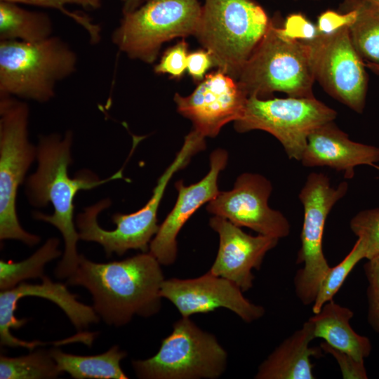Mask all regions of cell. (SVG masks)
Segmentation results:
<instances>
[{
    "mask_svg": "<svg viewBox=\"0 0 379 379\" xmlns=\"http://www.w3.org/2000/svg\"><path fill=\"white\" fill-rule=\"evenodd\" d=\"M72 142L71 131H67L63 135L51 133L40 136L36 146L38 166L26 182V194L32 206L44 207L51 203L53 206V214L34 212L33 217L53 225L62 236L65 251L55 270L58 279H67L79 265L77 242L80 238L74 225L73 203L77 192L123 178V168L103 180L87 171L70 178L68 166L72 162Z\"/></svg>",
    "mask_w": 379,
    "mask_h": 379,
    "instance_id": "cell-1",
    "label": "cell"
},
{
    "mask_svg": "<svg viewBox=\"0 0 379 379\" xmlns=\"http://www.w3.org/2000/svg\"><path fill=\"white\" fill-rule=\"evenodd\" d=\"M161 265L149 252L104 263L80 254L79 265L67 283L90 292L94 310L107 324L122 326L135 315L149 317L160 310L159 293L164 281Z\"/></svg>",
    "mask_w": 379,
    "mask_h": 379,
    "instance_id": "cell-2",
    "label": "cell"
},
{
    "mask_svg": "<svg viewBox=\"0 0 379 379\" xmlns=\"http://www.w3.org/2000/svg\"><path fill=\"white\" fill-rule=\"evenodd\" d=\"M204 139L205 137L194 130L186 135L175 159L159 178L147 204L134 213H116L112 216L117 226L114 230L102 229L98 222V215L110 206L109 199H102L84 208L76 219L80 239L100 244L108 257L113 253L122 255L130 249L148 252L149 244L159 227L157 212L166 187L173 175L185 167L192 156L205 149Z\"/></svg>",
    "mask_w": 379,
    "mask_h": 379,
    "instance_id": "cell-3",
    "label": "cell"
},
{
    "mask_svg": "<svg viewBox=\"0 0 379 379\" xmlns=\"http://www.w3.org/2000/svg\"><path fill=\"white\" fill-rule=\"evenodd\" d=\"M77 65L76 52L58 36L36 42L0 41V95L48 102Z\"/></svg>",
    "mask_w": 379,
    "mask_h": 379,
    "instance_id": "cell-4",
    "label": "cell"
},
{
    "mask_svg": "<svg viewBox=\"0 0 379 379\" xmlns=\"http://www.w3.org/2000/svg\"><path fill=\"white\" fill-rule=\"evenodd\" d=\"M237 80L248 97L262 99L276 91L290 97H314L311 45L286 36L271 20Z\"/></svg>",
    "mask_w": 379,
    "mask_h": 379,
    "instance_id": "cell-5",
    "label": "cell"
},
{
    "mask_svg": "<svg viewBox=\"0 0 379 379\" xmlns=\"http://www.w3.org/2000/svg\"><path fill=\"white\" fill-rule=\"evenodd\" d=\"M270 22L253 0H205L194 36L215 66L237 79Z\"/></svg>",
    "mask_w": 379,
    "mask_h": 379,
    "instance_id": "cell-6",
    "label": "cell"
},
{
    "mask_svg": "<svg viewBox=\"0 0 379 379\" xmlns=\"http://www.w3.org/2000/svg\"><path fill=\"white\" fill-rule=\"evenodd\" d=\"M29 114L24 101L0 95V239L34 246L40 237L21 227L16 211L18 187L36 159V147L28 139Z\"/></svg>",
    "mask_w": 379,
    "mask_h": 379,
    "instance_id": "cell-7",
    "label": "cell"
},
{
    "mask_svg": "<svg viewBox=\"0 0 379 379\" xmlns=\"http://www.w3.org/2000/svg\"><path fill=\"white\" fill-rule=\"evenodd\" d=\"M201 10L198 0H147L123 13L112 41L129 58L152 64L165 42L194 36Z\"/></svg>",
    "mask_w": 379,
    "mask_h": 379,
    "instance_id": "cell-8",
    "label": "cell"
},
{
    "mask_svg": "<svg viewBox=\"0 0 379 379\" xmlns=\"http://www.w3.org/2000/svg\"><path fill=\"white\" fill-rule=\"evenodd\" d=\"M227 353L216 337L197 326L190 317L176 321L159 351L132 367L142 379H215L225 372Z\"/></svg>",
    "mask_w": 379,
    "mask_h": 379,
    "instance_id": "cell-9",
    "label": "cell"
},
{
    "mask_svg": "<svg viewBox=\"0 0 379 379\" xmlns=\"http://www.w3.org/2000/svg\"><path fill=\"white\" fill-rule=\"evenodd\" d=\"M337 112L315 97L248 98L242 117L234 121L239 133L262 130L275 137L290 159L300 161L309 135L333 121Z\"/></svg>",
    "mask_w": 379,
    "mask_h": 379,
    "instance_id": "cell-10",
    "label": "cell"
},
{
    "mask_svg": "<svg viewBox=\"0 0 379 379\" xmlns=\"http://www.w3.org/2000/svg\"><path fill=\"white\" fill-rule=\"evenodd\" d=\"M347 190V182L343 181L337 187H333L326 175L312 172L299 193L304 218L296 263H302L303 267L297 272L294 284L295 293L304 305L314 302L331 268L322 249L326 220L333 206Z\"/></svg>",
    "mask_w": 379,
    "mask_h": 379,
    "instance_id": "cell-11",
    "label": "cell"
},
{
    "mask_svg": "<svg viewBox=\"0 0 379 379\" xmlns=\"http://www.w3.org/2000/svg\"><path fill=\"white\" fill-rule=\"evenodd\" d=\"M315 80L328 94L352 110L362 113L366 105L368 74L355 49L348 26L330 34L318 32L308 41Z\"/></svg>",
    "mask_w": 379,
    "mask_h": 379,
    "instance_id": "cell-12",
    "label": "cell"
},
{
    "mask_svg": "<svg viewBox=\"0 0 379 379\" xmlns=\"http://www.w3.org/2000/svg\"><path fill=\"white\" fill-rule=\"evenodd\" d=\"M272 190L270 181L263 175L244 173L237 178L231 190L219 192L208 202L206 210L259 234L278 239L286 237L290 233L291 226L280 211L269 206Z\"/></svg>",
    "mask_w": 379,
    "mask_h": 379,
    "instance_id": "cell-13",
    "label": "cell"
},
{
    "mask_svg": "<svg viewBox=\"0 0 379 379\" xmlns=\"http://www.w3.org/2000/svg\"><path fill=\"white\" fill-rule=\"evenodd\" d=\"M248 98L237 79L218 69L206 74L188 96L175 93L174 101L193 130L213 138L226 124L242 117Z\"/></svg>",
    "mask_w": 379,
    "mask_h": 379,
    "instance_id": "cell-14",
    "label": "cell"
},
{
    "mask_svg": "<svg viewBox=\"0 0 379 379\" xmlns=\"http://www.w3.org/2000/svg\"><path fill=\"white\" fill-rule=\"evenodd\" d=\"M242 292L231 281L208 272L194 279H164L159 293L175 306L182 317L223 307L245 322L258 320L264 315V307L250 302Z\"/></svg>",
    "mask_w": 379,
    "mask_h": 379,
    "instance_id": "cell-15",
    "label": "cell"
},
{
    "mask_svg": "<svg viewBox=\"0 0 379 379\" xmlns=\"http://www.w3.org/2000/svg\"><path fill=\"white\" fill-rule=\"evenodd\" d=\"M228 154L222 149L214 150L210 157V170L200 181L189 186L182 180L175 182L178 198L173 208L152 239L149 251L161 265L174 263L178 255L177 237L190 217L220 192L219 174L227 165Z\"/></svg>",
    "mask_w": 379,
    "mask_h": 379,
    "instance_id": "cell-16",
    "label": "cell"
},
{
    "mask_svg": "<svg viewBox=\"0 0 379 379\" xmlns=\"http://www.w3.org/2000/svg\"><path fill=\"white\" fill-rule=\"evenodd\" d=\"M210 227L220 238L215 260L208 271L235 284L243 292L253 287V269L259 270L266 253L274 248L278 238L252 236L239 226L218 215L209 220Z\"/></svg>",
    "mask_w": 379,
    "mask_h": 379,
    "instance_id": "cell-17",
    "label": "cell"
},
{
    "mask_svg": "<svg viewBox=\"0 0 379 379\" xmlns=\"http://www.w3.org/2000/svg\"><path fill=\"white\" fill-rule=\"evenodd\" d=\"M39 284L21 282L14 288L1 291L0 293V340L1 345L10 347H22L25 340L15 338L11 328L18 329L27 319L15 317L18 300L24 297L34 296L45 298L55 303L63 310L78 330L87 328L91 324L99 321V317L93 307L77 300V295L69 291L61 283L52 281L43 276Z\"/></svg>",
    "mask_w": 379,
    "mask_h": 379,
    "instance_id": "cell-18",
    "label": "cell"
},
{
    "mask_svg": "<svg viewBox=\"0 0 379 379\" xmlns=\"http://www.w3.org/2000/svg\"><path fill=\"white\" fill-rule=\"evenodd\" d=\"M305 167H328L343 171L345 179L354 176V168L368 165L379 170V147L354 142L334 121L316 128L308 137L300 161Z\"/></svg>",
    "mask_w": 379,
    "mask_h": 379,
    "instance_id": "cell-19",
    "label": "cell"
},
{
    "mask_svg": "<svg viewBox=\"0 0 379 379\" xmlns=\"http://www.w3.org/2000/svg\"><path fill=\"white\" fill-rule=\"evenodd\" d=\"M314 338L312 324L307 320L300 329L287 338L262 361L255 378H315L310 357L320 356L321 348L309 346Z\"/></svg>",
    "mask_w": 379,
    "mask_h": 379,
    "instance_id": "cell-20",
    "label": "cell"
},
{
    "mask_svg": "<svg viewBox=\"0 0 379 379\" xmlns=\"http://www.w3.org/2000/svg\"><path fill=\"white\" fill-rule=\"evenodd\" d=\"M310 317L314 338H321L333 348L347 353L359 361H364L371 353V343L366 337L357 333L350 324L354 312L333 300L326 302L321 310Z\"/></svg>",
    "mask_w": 379,
    "mask_h": 379,
    "instance_id": "cell-21",
    "label": "cell"
},
{
    "mask_svg": "<svg viewBox=\"0 0 379 379\" xmlns=\"http://www.w3.org/2000/svg\"><path fill=\"white\" fill-rule=\"evenodd\" d=\"M58 370L76 379H127L120 362L127 353L114 345L107 352L93 356H79L63 352L56 347L50 350Z\"/></svg>",
    "mask_w": 379,
    "mask_h": 379,
    "instance_id": "cell-22",
    "label": "cell"
},
{
    "mask_svg": "<svg viewBox=\"0 0 379 379\" xmlns=\"http://www.w3.org/2000/svg\"><path fill=\"white\" fill-rule=\"evenodd\" d=\"M53 33L49 15L21 8L18 4L0 1V41L36 42Z\"/></svg>",
    "mask_w": 379,
    "mask_h": 379,
    "instance_id": "cell-23",
    "label": "cell"
},
{
    "mask_svg": "<svg viewBox=\"0 0 379 379\" xmlns=\"http://www.w3.org/2000/svg\"><path fill=\"white\" fill-rule=\"evenodd\" d=\"M356 11L349 26L352 42L364 62L379 65V4L368 0H344L339 12Z\"/></svg>",
    "mask_w": 379,
    "mask_h": 379,
    "instance_id": "cell-24",
    "label": "cell"
},
{
    "mask_svg": "<svg viewBox=\"0 0 379 379\" xmlns=\"http://www.w3.org/2000/svg\"><path fill=\"white\" fill-rule=\"evenodd\" d=\"M60 240L53 237L48 239L42 246L28 258L20 261L0 260V288L6 291L14 288L25 279L41 278L44 276L45 265L60 257L58 249Z\"/></svg>",
    "mask_w": 379,
    "mask_h": 379,
    "instance_id": "cell-25",
    "label": "cell"
},
{
    "mask_svg": "<svg viewBox=\"0 0 379 379\" xmlns=\"http://www.w3.org/2000/svg\"><path fill=\"white\" fill-rule=\"evenodd\" d=\"M60 373L50 350H37L18 357H0L1 379L55 378Z\"/></svg>",
    "mask_w": 379,
    "mask_h": 379,
    "instance_id": "cell-26",
    "label": "cell"
},
{
    "mask_svg": "<svg viewBox=\"0 0 379 379\" xmlns=\"http://www.w3.org/2000/svg\"><path fill=\"white\" fill-rule=\"evenodd\" d=\"M366 256L365 244L358 238L345 258L339 264L331 267L325 276L313 302L314 314L318 313L326 302L333 300L350 272L361 260L366 258Z\"/></svg>",
    "mask_w": 379,
    "mask_h": 379,
    "instance_id": "cell-27",
    "label": "cell"
},
{
    "mask_svg": "<svg viewBox=\"0 0 379 379\" xmlns=\"http://www.w3.org/2000/svg\"><path fill=\"white\" fill-rule=\"evenodd\" d=\"M350 226L364 241L366 259L379 255V208L359 211L352 218Z\"/></svg>",
    "mask_w": 379,
    "mask_h": 379,
    "instance_id": "cell-28",
    "label": "cell"
},
{
    "mask_svg": "<svg viewBox=\"0 0 379 379\" xmlns=\"http://www.w3.org/2000/svg\"><path fill=\"white\" fill-rule=\"evenodd\" d=\"M15 4H24L46 8H55L61 11L65 15L75 20L86 29L91 36L93 41H97L99 39L100 29L91 22V20L81 14L71 12L65 8L67 4H76L84 8H97L100 6L101 0H1ZM126 1V0H122Z\"/></svg>",
    "mask_w": 379,
    "mask_h": 379,
    "instance_id": "cell-29",
    "label": "cell"
},
{
    "mask_svg": "<svg viewBox=\"0 0 379 379\" xmlns=\"http://www.w3.org/2000/svg\"><path fill=\"white\" fill-rule=\"evenodd\" d=\"M368 280V321L371 328L379 333V255L373 256L364 265Z\"/></svg>",
    "mask_w": 379,
    "mask_h": 379,
    "instance_id": "cell-30",
    "label": "cell"
},
{
    "mask_svg": "<svg viewBox=\"0 0 379 379\" xmlns=\"http://www.w3.org/2000/svg\"><path fill=\"white\" fill-rule=\"evenodd\" d=\"M188 44L184 40L167 49L154 67L157 74H168L173 78H180L187 71Z\"/></svg>",
    "mask_w": 379,
    "mask_h": 379,
    "instance_id": "cell-31",
    "label": "cell"
},
{
    "mask_svg": "<svg viewBox=\"0 0 379 379\" xmlns=\"http://www.w3.org/2000/svg\"><path fill=\"white\" fill-rule=\"evenodd\" d=\"M321 350L331 354L338 361L343 378L366 379L364 361H359L350 354L332 347L326 343L321 345Z\"/></svg>",
    "mask_w": 379,
    "mask_h": 379,
    "instance_id": "cell-32",
    "label": "cell"
},
{
    "mask_svg": "<svg viewBox=\"0 0 379 379\" xmlns=\"http://www.w3.org/2000/svg\"><path fill=\"white\" fill-rule=\"evenodd\" d=\"M281 29L286 36L301 41H311L318 34L317 26L300 13L288 15Z\"/></svg>",
    "mask_w": 379,
    "mask_h": 379,
    "instance_id": "cell-33",
    "label": "cell"
},
{
    "mask_svg": "<svg viewBox=\"0 0 379 379\" xmlns=\"http://www.w3.org/2000/svg\"><path fill=\"white\" fill-rule=\"evenodd\" d=\"M356 11L350 10L343 13L326 11L318 18L317 28L318 32L330 34L345 26H350L356 18Z\"/></svg>",
    "mask_w": 379,
    "mask_h": 379,
    "instance_id": "cell-34",
    "label": "cell"
},
{
    "mask_svg": "<svg viewBox=\"0 0 379 379\" xmlns=\"http://www.w3.org/2000/svg\"><path fill=\"white\" fill-rule=\"evenodd\" d=\"M213 66H215L213 58L207 50H199L188 55L187 71L195 82L201 81Z\"/></svg>",
    "mask_w": 379,
    "mask_h": 379,
    "instance_id": "cell-35",
    "label": "cell"
},
{
    "mask_svg": "<svg viewBox=\"0 0 379 379\" xmlns=\"http://www.w3.org/2000/svg\"><path fill=\"white\" fill-rule=\"evenodd\" d=\"M142 4V0H126L123 7V13H128L138 8Z\"/></svg>",
    "mask_w": 379,
    "mask_h": 379,
    "instance_id": "cell-36",
    "label": "cell"
},
{
    "mask_svg": "<svg viewBox=\"0 0 379 379\" xmlns=\"http://www.w3.org/2000/svg\"><path fill=\"white\" fill-rule=\"evenodd\" d=\"M365 66L375 74L379 75V65L365 62Z\"/></svg>",
    "mask_w": 379,
    "mask_h": 379,
    "instance_id": "cell-37",
    "label": "cell"
},
{
    "mask_svg": "<svg viewBox=\"0 0 379 379\" xmlns=\"http://www.w3.org/2000/svg\"><path fill=\"white\" fill-rule=\"evenodd\" d=\"M368 1H371V2H373V3H375V4H379V0H368Z\"/></svg>",
    "mask_w": 379,
    "mask_h": 379,
    "instance_id": "cell-38",
    "label": "cell"
},
{
    "mask_svg": "<svg viewBox=\"0 0 379 379\" xmlns=\"http://www.w3.org/2000/svg\"><path fill=\"white\" fill-rule=\"evenodd\" d=\"M142 4H143L144 2H145L147 0H142Z\"/></svg>",
    "mask_w": 379,
    "mask_h": 379,
    "instance_id": "cell-39",
    "label": "cell"
}]
</instances>
